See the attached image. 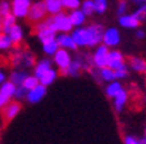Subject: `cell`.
Listing matches in <instances>:
<instances>
[{"label":"cell","instance_id":"6da1fadb","mask_svg":"<svg viewBox=\"0 0 146 144\" xmlns=\"http://www.w3.org/2000/svg\"><path fill=\"white\" fill-rule=\"evenodd\" d=\"M104 29L100 25H90L88 27H77L72 31V38L77 47H93L99 44L103 38Z\"/></svg>","mask_w":146,"mask_h":144},{"label":"cell","instance_id":"7a4b0ae2","mask_svg":"<svg viewBox=\"0 0 146 144\" xmlns=\"http://www.w3.org/2000/svg\"><path fill=\"white\" fill-rule=\"evenodd\" d=\"M51 27L56 33H69L73 29L70 18L68 14L63 13V11L51 16Z\"/></svg>","mask_w":146,"mask_h":144},{"label":"cell","instance_id":"3957f363","mask_svg":"<svg viewBox=\"0 0 146 144\" xmlns=\"http://www.w3.org/2000/svg\"><path fill=\"white\" fill-rule=\"evenodd\" d=\"M12 61L13 66L18 68V69H22V68H30V66L34 65L35 60H34V56L30 53V52L26 51H17L12 55Z\"/></svg>","mask_w":146,"mask_h":144},{"label":"cell","instance_id":"277c9868","mask_svg":"<svg viewBox=\"0 0 146 144\" xmlns=\"http://www.w3.org/2000/svg\"><path fill=\"white\" fill-rule=\"evenodd\" d=\"M46 14H47V11H46L44 3H43V0H39V1L33 3L30 5L26 18L33 24H36V22L42 21L43 18H46Z\"/></svg>","mask_w":146,"mask_h":144},{"label":"cell","instance_id":"5b68a950","mask_svg":"<svg viewBox=\"0 0 146 144\" xmlns=\"http://www.w3.org/2000/svg\"><path fill=\"white\" fill-rule=\"evenodd\" d=\"M30 5V0H12L11 12L16 16V18H26Z\"/></svg>","mask_w":146,"mask_h":144},{"label":"cell","instance_id":"8992f818","mask_svg":"<svg viewBox=\"0 0 146 144\" xmlns=\"http://www.w3.org/2000/svg\"><path fill=\"white\" fill-rule=\"evenodd\" d=\"M70 61H72L70 53L68 52V49H65V48L59 47V49L54 53V62H55V65L58 66V69L60 70V72L64 70L68 65H69Z\"/></svg>","mask_w":146,"mask_h":144},{"label":"cell","instance_id":"52a82bcc","mask_svg":"<svg viewBox=\"0 0 146 144\" xmlns=\"http://www.w3.org/2000/svg\"><path fill=\"white\" fill-rule=\"evenodd\" d=\"M44 96H46V86L38 83L35 87H33L31 90L27 91L25 99L30 103V104H36V103H39Z\"/></svg>","mask_w":146,"mask_h":144},{"label":"cell","instance_id":"ba28073f","mask_svg":"<svg viewBox=\"0 0 146 144\" xmlns=\"http://www.w3.org/2000/svg\"><path fill=\"white\" fill-rule=\"evenodd\" d=\"M1 110H3V117L5 122H11L18 116L21 110V104L18 101H9Z\"/></svg>","mask_w":146,"mask_h":144},{"label":"cell","instance_id":"9c48e42d","mask_svg":"<svg viewBox=\"0 0 146 144\" xmlns=\"http://www.w3.org/2000/svg\"><path fill=\"white\" fill-rule=\"evenodd\" d=\"M102 42L107 45V47H115L120 42V33L115 27H110L107 30H104Z\"/></svg>","mask_w":146,"mask_h":144},{"label":"cell","instance_id":"30bf717a","mask_svg":"<svg viewBox=\"0 0 146 144\" xmlns=\"http://www.w3.org/2000/svg\"><path fill=\"white\" fill-rule=\"evenodd\" d=\"M108 47L106 44L99 45L97 48V51L94 53V57H93V62L97 68H103V66L107 65V56H108Z\"/></svg>","mask_w":146,"mask_h":144},{"label":"cell","instance_id":"8fae6325","mask_svg":"<svg viewBox=\"0 0 146 144\" xmlns=\"http://www.w3.org/2000/svg\"><path fill=\"white\" fill-rule=\"evenodd\" d=\"M56 42H58L59 47H61V48L70 49V51H76L77 49V44L74 43L72 35H68L67 33H63V34L56 35Z\"/></svg>","mask_w":146,"mask_h":144},{"label":"cell","instance_id":"7c38bea8","mask_svg":"<svg viewBox=\"0 0 146 144\" xmlns=\"http://www.w3.org/2000/svg\"><path fill=\"white\" fill-rule=\"evenodd\" d=\"M121 65H124V57H123L121 52L110 51L108 56H107V66H110L111 69L115 70Z\"/></svg>","mask_w":146,"mask_h":144},{"label":"cell","instance_id":"4fadbf2b","mask_svg":"<svg viewBox=\"0 0 146 144\" xmlns=\"http://www.w3.org/2000/svg\"><path fill=\"white\" fill-rule=\"evenodd\" d=\"M36 36L42 44L47 42H51V40L56 39V31L51 27H44V29H39V30H35Z\"/></svg>","mask_w":146,"mask_h":144},{"label":"cell","instance_id":"5bb4252c","mask_svg":"<svg viewBox=\"0 0 146 144\" xmlns=\"http://www.w3.org/2000/svg\"><path fill=\"white\" fill-rule=\"evenodd\" d=\"M84 68H85V64L81 62L80 60H74L70 61V64L64 70H61V73L65 75H69V77H77Z\"/></svg>","mask_w":146,"mask_h":144},{"label":"cell","instance_id":"9a60e30c","mask_svg":"<svg viewBox=\"0 0 146 144\" xmlns=\"http://www.w3.org/2000/svg\"><path fill=\"white\" fill-rule=\"evenodd\" d=\"M7 34H8L9 38L12 39L13 44H20V43L22 42V39H24V29L17 24L13 25Z\"/></svg>","mask_w":146,"mask_h":144},{"label":"cell","instance_id":"2e32d148","mask_svg":"<svg viewBox=\"0 0 146 144\" xmlns=\"http://www.w3.org/2000/svg\"><path fill=\"white\" fill-rule=\"evenodd\" d=\"M119 24L125 29H136L140 25V21L133 14H121L119 17Z\"/></svg>","mask_w":146,"mask_h":144},{"label":"cell","instance_id":"e0dca14e","mask_svg":"<svg viewBox=\"0 0 146 144\" xmlns=\"http://www.w3.org/2000/svg\"><path fill=\"white\" fill-rule=\"evenodd\" d=\"M56 78H58V72H56L55 69H52V68H50V69L46 70L38 79H39L40 84H43V86L47 87V86H50V84L54 83Z\"/></svg>","mask_w":146,"mask_h":144},{"label":"cell","instance_id":"ac0fdd59","mask_svg":"<svg viewBox=\"0 0 146 144\" xmlns=\"http://www.w3.org/2000/svg\"><path fill=\"white\" fill-rule=\"evenodd\" d=\"M43 3H44L47 14L50 16H54L63 11V4L60 0H43Z\"/></svg>","mask_w":146,"mask_h":144},{"label":"cell","instance_id":"d6986e66","mask_svg":"<svg viewBox=\"0 0 146 144\" xmlns=\"http://www.w3.org/2000/svg\"><path fill=\"white\" fill-rule=\"evenodd\" d=\"M128 100V92L125 90H120L115 96H113V107L117 112H120L123 108H124L125 103Z\"/></svg>","mask_w":146,"mask_h":144},{"label":"cell","instance_id":"ffe728a7","mask_svg":"<svg viewBox=\"0 0 146 144\" xmlns=\"http://www.w3.org/2000/svg\"><path fill=\"white\" fill-rule=\"evenodd\" d=\"M69 18H70V22H72L73 26H81L84 22H85V18H86V14L82 12L81 9H72V12L69 14Z\"/></svg>","mask_w":146,"mask_h":144},{"label":"cell","instance_id":"44dd1931","mask_svg":"<svg viewBox=\"0 0 146 144\" xmlns=\"http://www.w3.org/2000/svg\"><path fill=\"white\" fill-rule=\"evenodd\" d=\"M51 64L52 62L48 60V59H42V60H39L35 64V66H34V75H35L36 78H39L46 70L51 68Z\"/></svg>","mask_w":146,"mask_h":144},{"label":"cell","instance_id":"7402d4cb","mask_svg":"<svg viewBox=\"0 0 146 144\" xmlns=\"http://www.w3.org/2000/svg\"><path fill=\"white\" fill-rule=\"evenodd\" d=\"M26 77H27V73L25 72V70L17 69V70H15V72H12V74L9 75V81L12 82V83H15L16 86H21Z\"/></svg>","mask_w":146,"mask_h":144},{"label":"cell","instance_id":"603a6c76","mask_svg":"<svg viewBox=\"0 0 146 144\" xmlns=\"http://www.w3.org/2000/svg\"><path fill=\"white\" fill-rule=\"evenodd\" d=\"M132 69L136 70L138 73H145L146 72V61L140 59V57H131L129 59Z\"/></svg>","mask_w":146,"mask_h":144},{"label":"cell","instance_id":"cb8c5ba5","mask_svg":"<svg viewBox=\"0 0 146 144\" xmlns=\"http://www.w3.org/2000/svg\"><path fill=\"white\" fill-rule=\"evenodd\" d=\"M16 16L13 14L12 12L8 13L7 16H4L3 18H1V26H3V33H8L9 29L13 26V25L16 24Z\"/></svg>","mask_w":146,"mask_h":144},{"label":"cell","instance_id":"d4e9b609","mask_svg":"<svg viewBox=\"0 0 146 144\" xmlns=\"http://www.w3.org/2000/svg\"><path fill=\"white\" fill-rule=\"evenodd\" d=\"M15 90H16V84L12 83L11 81H4L3 83L0 84V92H3L4 95H7L8 97L12 99L13 95H15Z\"/></svg>","mask_w":146,"mask_h":144},{"label":"cell","instance_id":"484cf974","mask_svg":"<svg viewBox=\"0 0 146 144\" xmlns=\"http://www.w3.org/2000/svg\"><path fill=\"white\" fill-rule=\"evenodd\" d=\"M99 74H100V78L103 79V81L106 82H112L116 79L115 77V70L111 69L110 66H103V68H100L99 70Z\"/></svg>","mask_w":146,"mask_h":144},{"label":"cell","instance_id":"4316f807","mask_svg":"<svg viewBox=\"0 0 146 144\" xmlns=\"http://www.w3.org/2000/svg\"><path fill=\"white\" fill-rule=\"evenodd\" d=\"M43 52H44L46 55H48V56H54V53L59 49V44L58 42H56V39L51 40V42H47L43 44Z\"/></svg>","mask_w":146,"mask_h":144},{"label":"cell","instance_id":"83f0119b","mask_svg":"<svg viewBox=\"0 0 146 144\" xmlns=\"http://www.w3.org/2000/svg\"><path fill=\"white\" fill-rule=\"evenodd\" d=\"M13 45L12 39L9 38V35L7 33L0 34V51H7Z\"/></svg>","mask_w":146,"mask_h":144},{"label":"cell","instance_id":"f1b7e54d","mask_svg":"<svg viewBox=\"0 0 146 144\" xmlns=\"http://www.w3.org/2000/svg\"><path fill=\"white\" fill-rule=\"evenodd\" d=\"M81 11L85 13L86 16H90L95 12V8H94V0H85L81 3Z\"/></svg>","mask_w":146,"mask_h":144},{"label":"cell","instance_id":"f546056e","mask_svg":"<svg viewBox=\"0 0 146 144\" xmlns=\"http://www.w3.org/2000/svg\"><path fill=\"white\" fill-rule=\"evenodd\" d=\"M38 83H39V79L36 78L35 75H29L27 74V77L24 79V82H22L21 86H24V87L29 91V90H31L33 87H35Z\"/></svg>","mask_w":146,"mask_h":144},{"label":"cell","instance_id":"4dcf8cb0","mask_svg":"<svg viewBox=\"0 0 146 144\" xmlns=\"http://www.w3.org/2000/svg\"><path fill=\"white\" fill-rule=\"evenodd\" d=\"M121 88H123V87H121V84L119 83V82L112 81L110 86H107V88H106V93L110 96V97H113V96H115L116 93L119 92V91L121 90Z\"/></svg>","mask_w":146,"mask_h":144},{"label":"cell","instance_id":"1f68e13d","mask_svg":"<svg viewBox=\"0 0 146 144\" xmlns=\"http://www.w3.org/2000/svg\"><path fill=\"white\" fill-rule=\"evenodd\" d=\"M61 4H63V8H67V9H77L80 8L81 5V1L80 0H60Z\"/></svg>","mask_w":146,"mask_h":144},{"label":"cell","instance_id":"d6a6232c","mask_svg":"<svg viewBox=\"0 0 146 144\" xmlns=\"http://www.w3.org/2000/svg\"><path fill=\"white\" fill-rule=\"evenodd\" d=\"M8 13H11V3L8 0H1L0 1V20Z\"/></svg>","mask_w":146,"mask_h":144},{"label":"cell","instance_id":"836d02e7","mask_svg":"<svg viewBox=\"0 0 146 144\" xmlns=\"http://www.w3.org/2000/svg\"><path fill=\"white\" fill-rule=\"evenodd\" d=\"M133 16H134V17H136L140 22L145 21V20H146V4H141L140 8H138L136 12L133 13Z\"/></svg>","mask_w":146,"mask_h":144},{"label":"cell","instance_id":"e575fe53","mask_svg":"<svg viewBox=\"0 0 146 144\" xmlns=\"http://www.w3.org/2000/svg\"><path fill=\"white\" fill-rule=\"evenodd\" d=\"M94 8L95 12L99 14L104 13L107 9V0H94Z\"/></svg>","mask_w":146,"mask_h":144},{"label":"cell","instance_id":"d590c367","mask_svg":"<svg viewBox=\"0 0 146 144\" xmlns=\"http://www.w3.org/2000/svg\"><path fill=\"white\" fill-rule=\"evenodd\" d=\"M26 93H27V90L24 87V86H16L13 97L17 100H21V99H25V97H26Z\"/></svg>","mask_w":146,"mask_h":144},{"label":"cell","instance_id":"8d00e7d4","mask_svg":"<svg viewBox=\"0 0 146 144\" xmlns=\"http://www.w3.org/2000/svg\"><path fill=\"white\" fill-rule=\"evenodd\" d=\"M127 74H128V72H127V66H125V64L121 65V66H119L117 69H115L116 79L117 78H124V77H127Z\"/></svg>","mask_w":146,"mask_h":144},{"label":"cell","instance_id":"74e56055","mask_svg":"<svg viewBox=\"0 0 146 144\" xmlns=\"http://www.w3.org/2000/svg\"><path fill=\"white\" fill-rule=\"evenodd\" d=\"M9 101H11V97H8L7 95H4L3 92H0V110H1Z\"/></svg>","mask_w":146,"mask_h":144},{"label":"cell","instance_id":"f35d334b","mask_svg":"<svg viewBox=\"0 0 146 144\" xmlns=\"http://www.w3.org/2000/svg\"><path fill=\"white\" fill-rule=\"evenodd\" d=\"M125 12H127V1L121 0V1L119 3V5H117V13L121 16V14H124Z\"/></svg>","mask_w":146,"mask_h":144},{"label":"cell","instance_id":"ab89813d","mask_svg":"<svg viewBox=\"0 0 146 144\" xmlns=\"http://www.w3.org/2000/svg\"><path fill=\"white\" fill-rule=\"evenodd\" d=\"M123 141H124L125 144H138V139H136L134 136H131V135H129V136H125Z\"/></svg>","mask_w":146,"mask_h":144},{"label":"cell","instance_id":"60d3db41","mask_svg":"<svg viewBox=\"0 0 146 144\" xmlns=\"http://www.w3.org/2000/svg\"><path fill=\"white\" fill-rule=\"evenodd\" d=\"M7 79V74H5V72H4L3 69H1V68H0V84L3 83L4 81H5Z\"/></svg>","mask_w":146,"mask_h":144},{"label":"cell","instance_id":"b9f144b4","mask_svg":"<svg viewBox=\"0 0 146 144\" xmlns=\"http://www.w3.org/2000/svg\"><path fill=\"white\" fill-rule=\"evenodd\" d=\"M136 36H137V38H138V39H142L143 36H145V33H143V31H142V30H140V31H137V33H136Z\"/></svg>","mask_w":146,"mask_h":144},{"label":"cell","instance_id":"7bdbcfd3","mask_svg":"<svg viewBox=\"0 0 146 144\" xmlns=\"http://www.w3.org/2000/svg\"><path fill=\"white\" fill-rule=\"evenodd\" d=\"M132 1H133V3H136V4H145L146 3V0H132Z\"/></svg>","mask_w":146,"mask_h":144},{"label":"cell","instance_id":"ee69618b","mask_svg":"<svg viewBox=\"0 0 146 144\" xmlns=\"http://www.w3.org/2000/svg\"><path fill=\"white\" fill-rule=\"evenodd\" d=\"M138 144H146V136L143 139H138Z\"/></svg>","mask_w":146,"mask_h":144},{"label":"cell","instance_id":"f6af8a7d","mask_svg":"<svg viewBox=\"0 0 146 144\" xmlns=\"http://www.w3.org/2000/svg\"><path fill=\"white\" fill-rule=\"evenodd\" d=\"M3 33V26H1V20H0V34Z\"/></svg>","mask_w":146,"mask_h":144}]
</instances>
